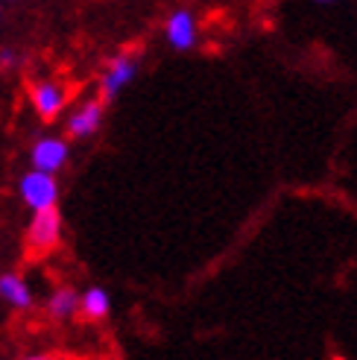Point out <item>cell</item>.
<instances>
[{"label": "cell", "instance_id": "obj_1", "mask_svg": "<svg viewBox=\"0 0 357 360\" xmlns=\"http://www.w3.org/2000/svg\"><path fill=\"white\" fill-rule=\"evenodd\" d=\"M62 240V214L59 208L32 211V220L27 226V249L30 255H47Z\"/></svg>", "mask_w": 357, "mask_h": 360}, {"label": "cell", "instance_id": "obj_2", "mask_svg": "<svg viewBox=\"0 0 357 360\" xmlns=\"http://www.w3.org/2000/svg\"><path fill=\"white\" fill-rule=\"evenodd\" d=\"M21 200L32 208V211H44V208H56L59 202V185L53 173H44V170H30L24 179H21Z\"/></svg>", "mask_w": 357, "mask_h": 360}, {"label": "cell", "instance_id": "obj_3", "mask_svg": "<svg viewBox=\"0 0 357 360\" xmlns=\"http://www.w3.org/2000/svg\"><path fill=\"white\" fill-rule=\"evenodd\" d=\"M138 74V62L132 56H117L109 68H105V74L100 79V100H112L117 97L123 88H126Z\"/></svg>", "mask_w": 357, "mask_h": 360}, {"label": "cell", "instance_id": "obj_4", "mask_svg": "<svg viewBox=\"0 0 357 360\" xmlns=\"http://www.w3.org/2000/svg\"><path fill=\"white\" fill-rule=\"evenodd\" d=\"M30 161L35 170H44V173H56L65 167L67 161V143L62 138H41L35 141V147L30 153Z\"/></svg>", "mask_w": 357, "mask_h": 360}, {"label": "cell", "instance_id": "obj_5", "mask_svg": "<svg viewBox=\"0 0 357 360\" xmlns=\"http://www.w3.org/2000/svg\"><path fill=\"white\" fill-rule=\"evenodd\" d=\"M30 97H32V105H35V112H39L44 120H53L62 109H65V103H67V91L59 85V82H39V85H32L30 88Z\"/></svg>", "mask_w": 357, "mask_h": 360}, {"label": "cell", "instance_id": "obj_6", "mask_svg": "<svg viewBox=\"0 0 357 360\" xmlns=\"http://www.w3.org/2000/svg\"><path fill=\"white\" fill-rule=\"evenodd\" d=\"M164 32L173 50H190L196 44V18L188 9H178L167 18Z\"/></svg>", "mask_w": 357, "mask_h": 360}, {"label": "cell", "instance_id": "obj_7", "mask_svg": "<svg viewBox=\"0 0 357 360\" xmlns=\"http://www.w3.org/2000/svg\"><path fill=\"white\" fill-rule=\"evenodd\" d=\"M100 123H103V100H88L70 115L67 132L70 138H91L100 129Z\"/></svg>", "mask_w": 357, "mask_h": 360}, {"label": "cell", "instance_id": "obj_8", "mask_svg": "<svg viewBox=\"0 0 357 360\" xmlns=\"http://www.w3.org/2000/svg\"><path fill=\"white\" fill-rule=\"evenodd\" d=\"M0 299L18 311H27L32 304V287L18 273H4L0 276Z\"/></svg>", "mask_w": 357, "mask_h": 360}, {"label": "cell", "instance_id": "obj_9", "mask_svg": "<svg viewBox=\"0 0 357 360\" xmlns=\"http://www.w3.org/2000/svg\"><path fill=\"white\" fill-rule=\"evenodd\" d=\"M112 311V296L103 290V287H88V290L79 296V314L94 322V319H105Z\"/></svg>", "mask_w": 357, "mask_h": 360}, {"label": "cell", "instance_id": "obj_10", "mask_svg": "<svg viewBox=\"0 0 357 360\" xmlns=\"http://www.w3.org/2000/svg\"><path fill=\"white\" fill-rule=\"evenodd\" d=\"M47 311L53 319H70L79 311V296L70 290V287H59V290H53V296L47 299Z\"/></svg>", "mask_w": 357, "mask_h": 360}, {"label": "cell", "instance_id": "obj_11", "mask_svg": "<svg viewBox=\"0 0 357 360\" xmlns=\"http://www.w3.org/2000/svg\"><path fill=\"white\" fill-rule=\"evenodd\" d=\"M0 65H4V68H12V65H15V53H12V50H4V53H0Z\"/></svg>", "mask_w": 357, "mask_h": 360}, {"label": "cell", "instance_id": "obj_12", "mask_svg": "<svg viewBox=\"0 0 357 360\" xmlns=\"http://www.w3.org/2000/svg\"><path fill=\"white\" fill-rule=\"evenodd\" d=\"M27 360H53L50 354H32V357H27Z\"/></svg>", "mask_w": 357, "mask_h": 360}, {"label": "cell", "instance_id": "obj_13", "mask_svg": "<svg viewBox=\"0 0 357 360\" xmlns=\"http://www.w3.org/2000/svg\"><path fill=\"white\" fill-rule=\"evenodd\" d=\"M319 4H331V0H319Z\"/></svg>", "mask_w": 357, "mask_h": 360}]
</instances>
